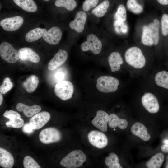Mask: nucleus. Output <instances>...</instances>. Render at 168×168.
<instances>
[{
	"instance_id": "nucleus-1",
	"label": "nucleus",
	"mask_w": 168,
	"mask_h": 168,
	"mask_svg": "<svg viewBox=\"0 0 168 168\" xmlns=\"http://www.w3.org/2000/svg\"><path fill=\"white\" fill-rule=\"evenodd\" d=\"M141 41L144 45H163L160 32V18H155L152 21L144 25L142 28Z\"/></svg>"
},
{
	"instance_id": "nucleus-2",
	"label": "nucleus",
	"mask_w": 168,
	"mask_h": 168,
	"mask_svg": "<svg viewBox=\"0 0 168 168\" xmlns=\"http://www.w3.org/2000/svg\"><path fill=\"white\" fill-rule=\"evenodd\" d=\"M124 58L127 63L135 68H142L146 64L145 57L141 49L137 46H132L127 49Z\"/></svg>"
},
{
	"instance_id": "nucleus-3",
	"label": "nucleus",
	"mask_w": 168,
	"mask_h": 168,
	"mask_svg": "<svg viewBox=\"0 0 168 168\" xmlns=\"http://www.w3.org/2000/svg\"><path fill=\"white\" fill-rule=\"evenodd\" d=\"M86 160V156L81 150L72 151L61 160L60 164L67 168H77L80 167Z\"/></svg>"
},
{
	"instance_id": "nucleus-4",
	"label": "nucleus",
	"mask_w": 168,
	"mask_h": 168,
	"mask_svg": "<svg viewBox=\"0 0 168 168\" xmlns=\"http://www.w3.org/2000/svg\"><path fill=\"white\" fill-rule=\"evenodd\" d=\"M119 84V81L117 78L110 76H103L97 79L96 86L101 92L110 93L117 90Z\"/></svg>"
},
{
	"instance_id": "nucleus-5",
	"label": "nucleus",
	"mask_w": 168,
	"mask_h": 168,
	"mask_svg": "<svg viewBox=\"0 0 168 168\" xmlns=\"http://www.w3.org/2000/svg\"><path fill=\"white\" fill-rule=\"evenodd\" d=\"M73 91L72 84L67 80L58 82L55 86L54 89V92L56 96L63 100H66L71 98Z\"/></svg>"
},
{
	"instance_id": "nucleus-6",
	"label": "nucleus",
	"mask_w": 168,
	"mask_h": 168,
	"mask_svg": "<svg viewBox=\"0 0 168 168\" xmlns=\"http://www.w3.org/2000/svg\"><path fill=\"white\" fill-rule=\"evenodd\" d=\"M102 48V43L96 35L93 34H89L86 40L81 45V49L83 51L90 50L95 54H99Z\"/></svg>"
},
{
	"instance_id": "nucleus-7",
	"label": "nucleus",
	"mask_w": 168,
	"mask_h": 168,
	"mask_svg": "<svg viewBox=\"0 0 168 168\" xmlns=\"http://www.w3.org/2000/svg\"><path fill=\"white\" fill-rule=\"evenodd\" d=\"M1 57L7 62L15 63L18 57V52L10 43L4 42L0 45Z\"/></svg>"
},
{
	"instance_id": "nucleus-8",
	"label": "nucleus",
	"mask_w": 168,
	"mask_h": 168,
	"mask_svg": "<svg viewBox=\"0 0 168 168\" xmlns=\"http://www.w3.org/2000/svg\"><path fill=\"white\" fill-rule=\"evenodd\" d=\"M61 138L60 132L54 128H49L43 129L39 135L40 141L44 144L57 142L61 140Z\"/></svg>"
},
{
	"instance_id": "nucleus-9",
	"label": "nucleus",
	"mask_w": 168,
	"mask_h": 168,
	"mask_svg": "<svg viewBox=\"0 0 168 168\" xmlns=\"http://www.w3.org/2000/svg\"><path fill=\"white\" fill-rule=\"evenodd\" d=\"M87 137L89 143L98 148H103L108 144V141L106 136L101 132L91 131L88 133Z\"/></svg>"
},
{
	"instance_id": "nucleus-10",
	"label": "nucleus",
	"mask_w": 168,
	"mask_h": 168,
	"mask_svg": "<svg viewBox=\"0 0 168 168\" xmlns=\"http://www.w3.org/2000/svg\"><path fill=\"white\" fill-rule=\"evenodd\" d=\"M24 22L23 18L19 16L4 18L0 22V25L4 30L14 31L19 29Z\"/></svg>"
},
{
	"instance_id": "nucleus-11",
	"label": "nucleus",
	"mask_w": 168,
	"mask_h": 168,
	"mask_svg": "<svg viewBox=\"0 0 168 168\" xmlns=\"http://www.w3.org/2000/svg\"><path fill=\"white\" fill-rule=\"evenodd\" d=\"M141 102L144 108L149 113H156L159 111V102L156 96L152 93L144 94L142 97Z\"/></svg>"
},
{
	"instance_id": "nucleus-12",
	"label": "nucleus",
	"mask_w": 168,
	"mask_h": 168,
	"mask_svg": "<svg viewBox=\"0 0 168 168\" xmlns=\"http://www.w3.org/2000/svg\"><path fill=\"white\" fill-rule=\"evenodd\" d=\"M87 19V15L84 11L77 12L74 19L69 24L70 28L78 33H81L84 30Z\"/></svg>"
},
{
	"instance_id": "nucleus-13",
	"label": "nucleus",
	"mask_w": 168,
	"mask_h": 168,
	"mask_svg": "<svg viewBox=\"0 0 168 168\" xmlns=\"http://www.w3.org/2000/svg\"><path fill=\"white\" fill-rule=\"evenodd\" d=\"M50 118V115L48 112L42 111L31 117L29 123L33 130H38L43 127Z\"/></svg>"
},
{
	"instance_id": "nucleus-14",
	"label": "nucleus",
	"mask_w": 168,
	"mask_h": 168,
	"mask_svg": "<svg viewBox=\"0 0 168 168\" xmlns=\"http://www.w3.org/2000/svg\"><path fill=\"white\" fill-rule=\"evenodd\" d=\"M62 36V33L60 29L54 26L46 31L43 36L44 40L47 43L52 45L58 44Z\"/></svg>"
},
{
	"instance_id": "nucleus-15",
	"label": "nucleus",
	"mask_w": 168,
	"mask_h": 168,
	"mask_svg": "<svg viewBox=\"0 0 168 168\" xmlns=\"http://www.w3.org/2000/svg\"><path fill=\"white\" fill-rule=\"evenodd\" d=\"M109 116L105 112L98 110L96 115L91 121L92 124L102 132H105L107 131V124L108 122Z\"/></svg>"
},
{
	"instance_id": "nucleus-16",
	"label": "nucleus",
	"mask_w": 168,
	"mask_h": 168,
	"mask_svg": "<svg viewBox=\"0 0 168 168\" xmlns=\"http://www.w3.org/2000/svg\"><path fill=\"white\" fill-rule=\"evenodd\" d=\"M68 57L67 51L59 49L48 63V69L50 71L55 70L65 62Z\"/></svg>"
},
{
	"instance_id": "nucleus-17",
	"label": "nucleus",
	"mask_w": 168,
	"mask_h": 168,
	"mask_svg": "<svg viewBox=\"0 0 168 168\" xmlns=\"http://www.w3.org/2000/svg\"><path fill=\"white\" fill-rule=\"evenodd\" d=\"M18 57L23 61H29L37 63L40 61L39 55L32 49L29 47H23L19 49L18 52Z\"/></svg>"
},
{
	"instance_id": "nucleus-18",
	"label": "nucleus",
	"mask_w": 168,
	"mask_h": 168,
	"mask_svg": "<svg viewBox=\"0 0 168 168\" xmlns=\"http://www.w3.org/2000/svg\"><path fill=\"white\" fill-rule=\"evenodd\" d=\"M131 132L134 135L140 138L143 141H147L151 138L145 126L139 122H136L131 128Z\"/></svg>"
},
{
	"instance_id": "nucleus-19",
	"label": "nucleus",
	"mask_w": 168,
	"mask_h": 168,
	"mask_svg": "<svg viewBox=\"0 0 168 168\" xmlns=\"http://www.w3.org/2000/svg\"><path fill=\"white\" fill-rule=\"evenodd\" d=\"M108 60L111 70L113 72L119 71L121 65L124 62L120 54L116 51L113 52L110 54Z\"/></svg>"
},
{
	"instance_id": "nucleus-20",
	"label": "nucleus",
	"mask_w": 168,
	"mask_h": 168,
	"mask_svg": "<svg viewBox=\"0 0 168 168\" xmlns=\"http://www.w3.org/2000/svg\"><path fill=\"white\" fill-rule=\"evenodd\" d=\"M16 109L19 112H23L24 114L28 118L32 117L41 110V107L39 105L28 106L21 103H19L16 105Z\"/></svg>"
},
{
	"instance_id": "nucleus-21",
	"label": "nucleus",
	"mask_w": 168,
	"mask_h": 168,
	"mask_svg": "<svg viewBox=\"0 0 168 168\" xmlns=\"http://www.w3.org/2000/svg\"><path fill=\"white\" fill-rule=\"evenodd\" d=\"M14 163L12 154L7 150L0 148V166L4 168H12Z\"/></svg>"
},
{
	"instance_id": "nucleus-22",
	"label": "nucleus",
	"mask_w": 168,
	"mask_h": 168,
	"mask_svg": "<svg viewBox=\"0 0 168 168\" xmlns=\"http://www.w3.org/2000/svg\"><path fill=\"white\" fill-rule=\"evenodd\" d=\"M160 32L164 47L168 41V13L162 11L160 17Z\"/></svg>"
},
{
	"instance_id": "nucleus-23",
	"label": "nucleus",
	"mask_w": 168,
	"mask_h": 168,
	"mask_svg": "<svg viewBox=\"0 0 168 168\" xmlns=\"http://www.w3.org/2000/svg\"><path fill=\"white\" fill-rule=\"evenodd\" d=\"M47 31L44 28L37 27L33 29L26 33L25 40L28 42H34L43 37Z\"/></svg>"
},
{
	"instance_id": "nucleus-24",
	"label": "nucleus",
	"mask_w": 168,
	"mask_h": 168,
	"mask_svg": "<svg viewBox=\"0 0 168 168\" xmlns=\"http://www.w3.org/2000/svg\"><path fill=\"white\" fill-rule=\"evenodd\" d=\"M108 124L111 128L118 127L120 129L124 130L127 127L128 122L125 119H120L116 114H112L109 116Z\"/></svg>"
},
{
	"instance_id": "nucleus-25",
	"label": "nucleus",
	"mask_w": 168,
	"mask_h": 168,
	"mask_svg": "<svg viewBox=\"0 0 168 168\" xmlns=\"http://www.w3.org/2000/svg\"><path fill=\"white\" fill-rule=\"evenodd\" d=\"M155 81L158 86L168 90V71L162 70L157 72L155 76Z\"/></svg>"
},
{
	"instance_id": "nucleus-26",
	"label": "nucleus",
	"mask_w": 168,
	"mask_h": 168,
	"mask_svg": "<svg viewBox=\"0 0 168 168\" xmlns=\"http://www.w3.org/2000/svg\"><path fill=\"white\" fill-rule=\"evenodd\" d=\"M39 83L38 77L35 75H31L24 81L22 86L27 92L31 93L36 89Z\"/></svg>"
},
{
	"instance_id": "nucleus-27",
	"label": "nucleus",
	"mask_w": 168,
	"mask_h": 168,
	"mask_svg": "<svg viewBox=\"0 0 168 168\" xmlns=\"http://www.w3.org/2000/svg\"><path fill=\"white\" fill-rule=\"evenodd\" d=\"M126 6L129 11L135 14H141L143 11L142 0H127Z\"/></svg>"
},
{
	"instance_id": "nucleus-28",
	"label": "nucleus",
	"mask_w": 168,
	"mask_h": 168,
	"mask_svg": "<svg viewBox=\"0 0 168 168\" xmlns=\"http://www.w3.org/2000/svg\"><path fill=\"white\" fill-rule=\"evenodd\" d=\"M14 2L23 10L30 12H35L37 5L33 0H13Z\"/></svg>"
},
{
	"instance_id": "nucleus-29",
	"label": "nucleus",
	"mask_w": 168,
	"mask_h": 168,
	"mask_svg": "<svg viewBox=\"0 0 168 168\" xmlns=\"http://www.w3.org/2000/svg\"><path fill=\"white\" fill-rule=\"evenodd\" d=\"M110 5L109 0H104L92 10L91 13L97 17H102L107 12Z\"/></svg>"
},
{
	"instance_id": "nucleus-30",
	"label": "nucleus",
	"mask_w": 168,
	"mask_h": 168,
	"mask_svg": "<svg viewBox=\"0 0 168 168\" xmlns=\"http://www.w3.org/2000/svg\"><path fill=\"white\" fill-rule=\"evenodd\" d=\"M164 156L162 153H158L152 156L146 163L148 168H160L164 161Z\"/></svg>"
},
{
	"instance_id": "nucleus-31",
	"label": "nucleus",
	"mask_w": 168,
	"mask_h": 168,
	"mask_svg": "<svg viewBox=\"0 0 168 168\" xmlns=\"http://www.w3.org/2000/svg\"><path fill=\"white\" fill-rule=\"evenodd\" d=\"M106 165L109 168H122L119 161L117 155L114 152L109 153L105 160Z\"/></svg>"
},
{
	"instance_id": "nucleus-32",
	"label": "nucleus",
	"mask_w": 168,
	"mask_h": 168,
	"mask_svg": "<svg viewBox=\"0 0 168 168\" xmlns=\"http://www.w3.org/2000/svg\"><path fill=\"white\" fill-rule=\"evenodd\" d=\"M55 6L58 7H64L68 11L73 10L76 7L77 3L74 0H56Z\"/></svg>"
},
{
	"instance_id": "nucleus-33",
	"label": "nucleus",
	"mask_w": 168,
	"mask_h": 168,
	"mask_svg": "<svg viewBox=\"0 0 168 168\" xmlns=\"http://www.w3.org/2000/svg\"><path fill=\"white\" fill-rule=\"evenodd\" d=\"M127 18V11L126 7L123 4H120L118 6L115 15L116 21L124 22Z\"/></svg>"
},
{
	"instance_id": "nucleus-34",
	"label": "nucleus",
	"mask_w": 168,
	"mask_h": 168,
	"mask_svg": "<svg viewBox=\"0 0 168 168\" xmlns=\"http://www.w3.org/2000/svg\"><path fill=\"white\" fill-rule=\"evenodd\" d=\"M13 86V85L10 79L8 77H6L0 86V92L2 94H5L10 90Z\"/></svg>"
},
{
	"instance_id": "nucleus-35",
	"label": "nucleus",
	"mask_w": 168,
	"mask_h": 168,
	"mask_svg": "<svg viewBox=\"0 0 168 168\" xmlns=\"http://www.w3.org/2000/svg\"><path fill=\"white\" fill-rule=\"evenodd\" d=\"M23 164L25 168H40L41 167L32 157L27 156L23 159Z\"/></svg>"
},
{
	"instance_id": "nucleus-36",
	"label": "nucleus",
	"mask_w": 168,
	"mask_h": 168,
	"mask_svg": "<svg viewBox=\"0 0 168 168\" xmlns=\"http://www.w3.org/2000/svg\"><path fill=\"white\" fill-rule=\"evenodd\" d=\"M24 124V121L21 118L10 120L6 123L7 127H12L15 128H19L22 127Z\"/></svg>"
},
{
	"instance_id": "nucleus-37",
	"label": "nucleus",
	"mask_w": 168,
	"mask_h": 168,
	"mask_svg": "<svg viewBox=\"0 0 168 168\" xmlns=\"http://www.w3.org/2000/svg\"><path fill=\"white\" fill-rule=\"evenodd\" d=\"M162 11L168 13V0H151Z\"/></svg>"
},
{
	"instance_id": "nucleus-38",
	"label": "nucleus",
	"mask_w": 168,
	"mask_h": 168,
	"mask_svg": "<svg viewBox=\"0 0 168 168\" xmlns=\"http://www.w3.org/2000/svg\"><path fill=\"white\" fill-rule=\"evenodd\" d=\"M99 0H86L82 5V9L85 12H87L96 7Z\"/></svg>"
},
{
	"instance_id": "nucleus-39",
	"label": "nucleus",
	"mask_w": 168,
	"mask_h": 168,
	"mask_svg": "<svg viewBox=\"0 0 168 168\" xmlns=\"http://www.w3.org/2000/svg\"><path fill=\"white\" fill-rule=\"evenodd\" d=\"M3 115L10 120L21 118L20 114L17 112L13 110L6 111L4 113Z\"/></svg>"
},
{
	"instance_id": "nucleus-40",
	"label": "nucleus",
	"mask_w": 168,
	"mask_h": 168,
	"mask_svg": "<svg viewBox=\"0 0 168 168\" xmlns=\"http://www.w3.org/2000/svg\"><path fill=\"white\" fill-rule=\"evenodd\" d=\"M33 129L31 126L29 124V123L26 124L23 126V130L24 132L26 133H31Z\"/></svg>"
},
{
	"instance_id": "nucleus-41",
	"label": "nucleus",
	"mask_w": 168,
	"mask_h": 168,
	"mask_svg": "<svg viewBox=\"0 0 168 168\" xmlns=\"http://www.w3.org/2000/svg\"><path fill=\"white\" fill-rule=\"evenodd\" d=\"M161 150L165 153L168 152V145L164 144L161 147Z\"/></svg>"
},
{
	"instance_id": "nucleus-42",
	"label": "nucleus",
	"mask_w": 168,
	"mask_h": 168,
	"mask_svg": "<svg viewBox=\"0 0 168 168\" xmlns=\"http://www.w3.org/2000/svg\"><path fill=\"white\" fill-rule=\"evenodd\" d=\"M164 47H165L166 49V55L167 60V62H168V41L165 45Z\"/></svg>"
},
{
	"instance_id": "nucleus-43",
	"label": "nucleus",
	"mask_w": 168,
	"mask_h": 168,
	"mask_svg": "<svg viewBox=\"0 0 168 168\" xmlns=\"http://www.w3.org/2000/svg\"><path fill=\"white\" fill-rule=\"evenodd\" d=\"M3 100V98L2 93H0V105H1Z\"/></svg>"
},
{
	"instance_id": "nucleus-44",
	"label": "nucleus",
	"mask_w": 168,
	"mask_h": 168,
	"mask_svg": "<svg viewBox=\"0 0 168 168\" xmlns=\"http://www.w3.org/2000/svg\"><path fill=\"white\" fill-rule=\"evenodd\" d=\"M63 77V74L61 73L57 75V78H61Z\"/></svg>"
},
{
	"instance_id": "nucleus-45",
	"label": "nucleus",
	"mask_w": 168,
	"mask_h": 168,
	"mask_svg": "<svg viewBox=\"0 0 168 168\" xmlns=\"http://www.w3.org/2000/svg\"><path fill=\"white\" fill-rule=\"evenodd\" d=\"M164 143L165 144H168V140L167 139H165L164 140Z\"/></svg>"
},
{
	"instance_id": "nucleus-46",
	"label": "nucleus",
	"mask_w": 168,
	"mask_h": 168,
	"mask_svg": "<svg viewBox=\"0 0 168 168\" xmlns=\"http://www.w3.org/2000/svg\"><path fill=\"white\" fill-rule=\"evenodd\" d=\"M44 1H46V2H47V1H48L50 0H43Z\"/></svg>"
},
{
	"instance_id": "nucleus-47",
	"label": "nucleus",
	"mask_w": 168,
	"mask_h": 168,
	"mask_svg": "<svg viewBox=\"0 0 168 168\" xmlns=\"http://www.w3.org/2000/svg\"><path fill=\"white\" fill-rule=\"evenodd\" d=\"M115 129L114 128V131H115Z\"/></svg>"
}]
</instances>
